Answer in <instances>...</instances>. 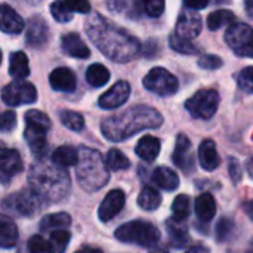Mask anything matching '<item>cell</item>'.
Here are the masks:
<instances>
[{
  "label": "cell",
  "instance_id": "obj_1",
  "mask_svg": "<svg viewBox=\"0 0 253 253\" xmlns=\"http://www.w3.org/2000/svg\"><path fill=\"white\" fill-rule=\"evenodd\" d=\"M86 33L92 43L114 62H127L141 50V43L135 36L98 12L86 19Z\"/></svg>",
  "mask_w": 253,
  "mask_h": 253
},
{
  "label": "cell",
  "instance_id": "obj_2",
  "mask_svg": "<svg viewBox=\"0 0 253 253\" xmlns=\"http://www.w3.org/2000/svg\"><path fill=\"white\" fill-rule=\"evenodd\" d=\"M162 125L163 117L157 110L147 105H135L105 119L101 123V132L108 141L122 142L141 130L156 129Z\"/></svg>",
  "mask_w": 253,
  "mask_h": 253
},
{
  "label": "cell",
  "instance_id": "obj_3",
  "mask_svg": "<svg viewBox=\"0 0 253 253\" xmlns=\"http://www.w3.org/2000/svg\"><path fill=\"white\" fill-rule=\"evenodd\" d=\"M30 190L46 203L62 202L71 188L67 169L53 165L47 159H37L28 170Z\"/></svg>",
  "mask_w": 253,
  "mask_h": 253
},
{
  "label": "cell",
  "instance_id": "obj_4",
  "mask_svg": "<svg viewBox=\"0 0 253 253\" xmlns=\"http://www.w3.org/2000/svg\"><path fill=\"white\" fill-rule=\"evenodd\" d=\"M77 151L79 160L76 165V176L80 187L87 193L101 190L110 181V172L101 153L89 147H80Z\"/></svg>",
  "mask_w": 253,
  "mask_h": 253
},
{
  "label": "cell",
  "instance_id": "obj_5",
  "mask_svg": "<svg viewBox=\"0 0 253 253\" xmlns=\"http://www.w3.org/2000/svg\"><path fill=\"white\" fill-rule=\"evenodd\" d=\"M116 239L122 243H132L153 249L160 242V231L151 222L132 221L116 230Z\"/></svg>",
  "mask_w": 253,
  "mask_h": 253
},
{
  "label": "cell",
  "instance_id": "obj_6",
  "mask_svg": "<svg viewBox=\"0 0 253 253\" xmlns=\"http://www.w3.org/2000/svg\"><path fill=\"white\" fill-rule=\"evenodd\" d=\"M43 206L44 202L31 190H22L19 193L10 194L3 202V209L18 216H33L40 212Z\"/></svg>",
  "mask_w": 253,
  "mask_h": 253
},
{
  "label": "cell",
  "instance_id": "obj_7",
  "mask_svg": "<svg viewBox=\"0 0 253 253\" xmlns=\"http://www.w3.org/2000/svg\"><path fill=\"white\" fill-rule=\"evenodd\" d=\"M218 105H219V95L215 89L199 90L185 102L187 111L194 119H202V120L211 119L216 113Z\"/></svg>",
  "mask_w": 253,
  "mask_h": 253
},
{
  "label": "cell",
  "instance_id": "obj_8",
  "mask_svg": "<svg viewBox=\"0 0 253 253\" xmlns=\"http://www.w3.org/2000/svg\"><path fill=\"white\" fill-rule=\"evenodd\" d=\"M225 42L237 56L253 58V28L248 24H231Z\"/></svg>",
  "mask_w": 253,
  "mask_h": 253
},
{
  "label": "cell",
  "instance_id": "obj_9",
  "mask_svg": "<svg viewBox=\"0 0 253 253\" xmlns=\"http://www.w3.org/2000/svg\"><path fill=\"white\" fill-rule=\"evenodd\" d=\"M144 87L159 96H170L176 93L179 84L178 79L169 73L166 68L156 67L148 71V74L144 77Z\"/></svg>",
  "mask_w": 253,
  "mask_h": 253
},
{
  "label": "cell",
  "instance_id": "obj_10",
  "mask_svg": "<svg viewBox=\"0 0 253 253\" xmlns=\"http://www.w3.org/2000/svg\"><path fill=\"white\" fill-rule=\"evenodd\" d=\"M1 99L9 107L33 104L37 101V90L28 82H12L1 89Z\"/></svg>",
  "mask_w": 253,
  "mask_h": 253
},
{
  "label": "cell",
  "instance_id": "obj_11",
  "mask_svg": "<svg viewBox=\"0 0 253 253\" xmlns=\"http://www.w3.org/2000/svg\"><path fill=\"white\" fill-rule=\"evenodd\" d=\"M47 132H49V129L44 126H40L33 122H25L24 138H25L31 153L37 159H44V156L47 153V142H46Z\"/></svg>",
  "mask_w": 253,
  "mask_h": 253
},
{
  "label": "cell",
  "instance_id": "obj_12",
  "mask_svg": "<svg viewBox=\"0 0 253 253\" xmlns=\"http://www.w3.org/2000/svg\"><path fill=\"white\" fill-rule=\"evenodd\" d=\"M24 165L16 150L0 145V181L7 184L15 175L22 172Z\"/></svg>",
  "mask_w": 253,
  "mask_h": 253
},
{
  "label": "cell",
  "instance_id": "obj_13",
  "mask_svg": "<svg viewBox=\"0 0 253 253\" xmlns=\"http://www.w3.org/2000/svg\"><path fill=\"white\" fill-rule=\"evenodd\" d=\"M202 31V16L196 10H184L178 21H176V28L175 34L184 40H193L196 39Z\"/></svg>",
  "mask_w": 253,
  "mask_h": 253
},
{
  "label": "cell",
  "instance_id": "obj_14",
  "mask_svg": "<svg viewBox=\"0 0 253 253\" xmlns=\"http://www.w3.org/2000/svg\"><path fill=\"white\" fill-rule=\"evenodd\" d=\"M129 95H130V84L126 80H120L99 96L98 105L102 110H114L122 107L127 101Z\"/></svg>",
  "mask_w": 253,
  "mask_h": 253
},
{
  "label": "cell",
  "instance_id": "obj_15",
  "mask_svg": "<svg viewBox=\"0 0 253 253\" xmlns=\"http://www.w3.org/2000/svg\"><path fill=\"white\" fill-rule=\"evenodd\" d=\"M125 202H126V197L122 190H111L99 206V211H98L99 219L102 222H108L113 218H116L122 212Z\"/></svg>",
  "mask_w": 253,
  "mask_h": 253
},
{
  "label": "cell",
  "instance_id": "obj_16",
  "mask_svg": "<svg viewBox=\"0 0 253 253\" xmlns=\"http://www.w3.org/2000/svg\"><path fill=\"white\" fill-rule=\"evenodd\" d=\"M49 37V28L44 19L39 15L31 16L27 22V31H25V39L27 44L31 47H42Z\"/></svg>",
  "mask_w": 253,
  "mask_h": 253
},
{
  "label": "cell",
  "instance_id": "obj_17",
  "mask_svg": "<svg viewBox=\"0 0 253 253\" xmlns=\"http://www.w3.org/2000/svg\"><path fill=\"white\" fill-rule=\"evenodd\" d=\"M173 163L184 172H191L194 159L191 156V142L188 136L185 135H178L176 144H175V151H173Z\"/></svg>",
  "mask_w": 253,
  "mask_h": 253
},
{
  "label": "cell",
  "instance_id": "obj_18",
  "mask_svg": "<svg viewBox=\"0 0 253 253\" xmlns=\"http://www.w3.org/2000/svg\"><path fill=\"white\" fill-rule=\"evenodd\" d=\"M25 27L24 19L9 4H0V31L7 34H19Z\"/></svg>",
  "mask_w": 253,
  "mask_h": 253
},
{
  "label": "cell",
  "instance_id": "obj_19",
  "mask_svg": "<svg viewBox=\"0 0 253 253\" xmlns=\"http://www.w3.org/2000/svg\"><path fill=\"white\" fill-rule=\"evenodd\" d=\"M49 83H50L53 90H58V92H74L77 80H76V74L70 68L61 67V68H55L50 73Z\"/></svg>",
  "mask_w": 253,
  "mask_h": 253
},
{
  "label": "cell",
  "instance_id": "obj_20",
  "mask_svg": "<svg viewBox=\"0 0 253 253\" xmlns=\"http://www.w3.org/2000/svg\"><path fill=\"white\" fill-rule=\"evenodd\" d=\"M61 47H62L64 53H67L68 56H73V58L86 59L90 55L89 47L86 46V43L82 40V37L77 33H67L65 36H62Z\"/></svg>",
  "mask_w": 253,
  "mask_h": 253
},
{
  "label": "cell",
  "instance_id": "obj_21",
  "mask_svg": "<svg viewBox=\"0 0 253 253\" xmlns=\"http://www.w3.org/2000/svg\"><path fill=\"white\" fill-rule=\"evenodd\" d=\"M199 162H200V166L208 172H212L219 166L221 159H219V154H218V150H216V145L213 141L206 139L200 144Z\"/></svg>",
  "mask_w": 253,
  "mask_h": 253
},
{
  "label": "cell",
  "instance_id": "obj_22",
  "mask_svg": "<svg viewBox=\"0 0 253 253\" xmlns=\"http://www.w3.org/2000/svg\"><path fill=\"white\" fill-rule=\"evenodd\" d=\"M160 148H162L160 139L156 136L147 135L138 141V144L135 147V153L144 162H154L157 159V156L160 154Z\"/></svg>",
  "mask_w": 253,
  "mask_h": 253
},
{
  "label": "cell",
  "instance_id": "obj_23",
  "mask_svg": "<svg viewBox=\"0 0 253 253\" xmlns=\"http://www.w3.org/2000/svg\"><path fill=\"white\" fill-rule=\"evenodd\" d=\"M166 230H168V234H169L170 245L175 249H184L188 245L190 233H188V228L182 222H178L175 219H169L166 222Z\"/></svg>",
  "mask_w": 253,
  "mask_h": 253
},
{
  "label": "cell",
  "instance_id": "obj_24",
  "mask_svg": "<svg viewBox=\"0 0 253 253\" xmlns=\"http://www.w3.org/2000/svg\"><path fill=\"white\" fill-rule=\"evenodd\" d=\"M18 228L15 225V222L0 213V248L1 249H12L16 242H18Z\"/></svg>",
  "mask_w": 253,
  "mask_h": 253
},
{
  "label": "cell",
  "instance_id": "obj_25",
  "mask_svg": "<svg viewBox=\"0 0 253 253\" xmlns=\"http://www.w3.org/2000/svg\"><path fill=\"white\" fill-rule=\"evenodd\" d=\"M194 211H196L197 218H199L202 222H209V221L215 216V213H216V203H215L213 196L209 194V193L200 194V196L196 199Z\"/></svg>",
  "mask_w": 253,
  "mask_h": 253
},
{
  "label": "cell",
  "instance_id": "obj_26",
  "mask_svg": "<svg viewBox=\"0 0 253 253\" xmlns=\"http://www.w3.org/2000/svg\"><path fill=\"white\" fill-rule=\"evenodd\" d=\"M151 179H153V182L159 188H162L165 191H173V190H176L179 187V178H178V175L172 169H169V168H163V166L162 168H157L153 172Z\"/></svg>",
  "mask_w": 253,
  "mask_h": 253
},
{
  "label": "cell",
  "instance_id": "obj_27",
  "mask_svg": "<svg viewBox=\"0 0 253 253\" xmlns=\"http://www.w3.org/2000/svg\"><path fill=\"white\" fill-rule=\"evenodd\" d=\"M9 74L19 82L30 76V64H28V58L24 52L16 50V52L10 53Z\"/></svg>",
  "mask_w": 253,
  "mask_h": 253
},
{
  "label": "cell",
  "instance_id": "obj_28",
  "mask_svg": "<svg viewBox=\"0 0 253 253\" xmlns=\"http://www.w3.org/2000/svg\"><path fill=\"white\" fill-rule=\"evenodd\" d=\"M77 160H79V151L71 145H62V147L56 148L50 157V162L62 169L76 166Z\"/></svg>",
  "mask_w": 253,
  "mask_h": 253
},
{
  "label": "cell",
  "instance_id": "obj_29",
  "mask_svg": "<svg viewBox=\"0 0 253 253\" xmlns=\"http://www.w3.org/2000/svg\"><path fill=\"white\" fill-rule=\"evenodd\" d=\"M71 224V216L65 212L52 213L44 216L40 221V230L42 231H58V230H67Z\"/></svg>",
  "mask_w": 253,
  "mask_h": 253
},
{
  "label": "cell",
  "instance_id": "obj_30",
  "mask_svg": "<svg viewBox=\"0 0 253 253\" xmlns=\"http://www.w3.org/2000/svg\"><path fill=\"white\" fill-rule=\"evenodd\" d=\"M110 80V71L102 64H92L86 71V82L92 87H101Z\"/></svg>",
  "mask_w": 253,
  "mask_h": 253
},
{
  "label": "cell",
  "instance_id": "obj_31",
  "mask_svg": "<svg viewBox=\"0 0 253 253\" xmlns=\"http://www.w3.org/2000/svg\"><path fill=\"white\" fill-rule=\"evenodd\" d=\"M138 205L144 211H156L162 205V196L153 187H144L138 196Z\"/></svg>",
  "mask_w": 253,
  "mask_h": 253
},
{
  "label": "cell",
  "instance_id": "obj_32",
  "mask_svg": "<svg viewBox=\"0 0 253 253\" xmlns=\"http://www.w3.org/2000/svg\"><path fill=\"white\" fill-rule=\"evenodd\" d=\"M234 19H236L234 12H231L228 9H219V10L212 12L208 16V28L212 30V31H215V30H219L224 25L231 24Z\"/></svg>",
  "mask_w": 253,
  "mask_h": 253
},
{
  "label": "cell",
  "instance_id": "obj_33",
  "mask_svg": "<svg viewBox=\"0 0 253 253\" xmlns=\"http://www.w3.org/2000/svg\"><path fill=\"white\" fill-rule=\"evenodd\" d=\"M59 120L65 127H68L74 132H79L84 127L83 116L76 113V111H71V110H61L59 111Z\"/></svg>",
  "mask_w": 253,
  "mask_h": 253
},
{
  "label": "cell",
  "instance_id": "obj_34",
  "mask_svg": "<svg viewBox=\"0 0 253 253\" xmlns=\"http://www.w3.org/2000/svg\"><path fill=\"white\" fill-rule=\"evenodd\" d=\"M105 165L108 169L111 170H125L130 166V160L120 151V150H116V148H111L107 154V159H105Z\"/></svg>",
  "mask_w": 253,
  "mask_h": 253
},
{
  "label": "cell",
  "instance_id": "obj_35",
  "mask_svg": "<svg viewBox=\"0 0 253 253\" xmlns=\"http://www.w3.org/2000/svg\"><path fill=\"white\" fill-rule=\"evenodd\" d=\"M70 233L67 230H58V231H52L50 233V239H49V246H50V252L52 253H64L68 243H70Z\"/></svg>",
  "mask_w": 253,
  "mask_h": 253
},
{
  "label": "cell",
  "instance_id": "obj_36",
  "mask_svg": "<svg viewBox=\"0 0 253 253\" xmlns=\"http://www.w3.org/2000/svg\"><path fill=\"white\" fill-rule=\"evenodd\" d=\"M172 213H173V219L178 222L187 219L190 215V197L185 194H179L172 203Z\"/></svg>",
  "mask_w": 253,
  "mask_h": 253
},
{
  "label": "cell",
  "instance_id": "obj_37",
  "mask_svg": "<svg viewBox=\"0 0 253 253\" xmlns=\"http://www.w3.org/2000/svg\"><path fill=\"white\" fill-rule=\"evenodd\" d=\"M169 44L175 52H179V53H184V55H196V53H199V49L190 40H184V39L178 37L175 33L170 34Z\"/></svg>",
  "mask_w": 253,
  "mask_h": 253
},
{
  "label": "cell",
  "instance_id": "obj_38",
  "mask_svg": "<svg viewBox=\"0 0 253 253\" xmlns=\"http://www.w3.org/2000/svg\"><path fill=\"white\" fill-rule=\"evenodd\" d=\"M50 12H52V16L58 22H68V21L73 19V12L68 9L65 1H55V3H52L50 4Z\"/></svg>",
  "mask_w": 253,
  "mask_h": 253
},
{
  "label": "cell",
  "instance_id": "obj_39",
  "mask_svg": "<svg viewBox=\"0 0 253 253\" xmlns=\"http://www.w3.org/2000/svg\"><path fill=\"white\" fill-rule=\"evenodd\" d=\"M233 230H234V224H233L231 219H228V218L219 219V222L216 225V239H218V242H227L231 237Z\"/></svg>",
  "mask_w": 253,
  "mask_h": 253
},
{
  "label": "cell",
  "instance_id": "obj_40",
  "mask_svg": "<svg viewBox=\"0 0 253 253\" xmlns=\"http://www.w3.org/2000/svg\"><path fill=\"white\" fill-rule=\"evenodd\" d=\"M141 9L144 10L145 15L150 18H159L163 10H165V3L162 0H150V1H142Z\"/></svg>",
  "mask_w": 253,
  "mask_h": 253
},
{
  "label": "cell",
  "instance_id": "obj_41",
  "mask_svg": "<svg viewBox=\"0 0 253 253\" xmlns=\"http://www.w3.org/2000/svg\"><path fill=\"white\" fill-rule=\"evenodd\" d=\"M237 83L245 92L253 93V67H246L240 71L237 76Z\"/></svg>",
  "mask_w": 253,
  "mask_h": 253
},
{
  "label": "cell",
  "instance_id": "obj_42",
  "mask_svg": "<svg viewBox=\"0 0 253 253\" xmlns=\"http://www.w3.org/2000/svg\"><path fill=\"white\" fill-rule=\"evenodd\" d=\"M28 252L30 253H52L49 243L40 237V236H33L28 240Z\"/></svg>",
  "mask_w": 253,
  "mask_h": 253
},
{
  "label": "cell",
  "instance_id": "obj_43",
  "mask_svg": "<svg viewBox=\"0 0 253 253\" xmlns=\"http://www.w3.org/2000/svg\"><path fill=\"white\" fill-rule=\"evenodd\" d=\"M16 126V113L12 110L0 113V132H10Z\"/></svg>",
  "mask_w": 253,
  "mask_h": 253
},
{
  "label": "cell",
  "instance_id": "obj_44",
  "mask_svg": "<svg viewBox=\"0 0 253 253\" xmlns=\"http://www.w3.org/2000/svg\"><path fill=\"white\" fill-rule=\"evenodd\" d=\"M222 59L216 55H203L199 59V67L205 70H218L219 67H222Z\"/></svg>",
  "mask_w": 253,
  "mask_h": 253
},
{
  "label": "cell",
  "instance_id": "obj_45",
  "mask_svg": "<svg viewBox=\"0 0 253 253\" xmlns=\"http://www.w3.org/2000/svg\"><path fill=\"white\" fill-rule=\"evenodd\" d=\"M228 172H230V176H231L233 182L234 184H239L240 179H242V176H243V170H242V166H240V163H239L237 159L231 157L228 160Z\"/></svg>",
  "mask_w": 253,
  "mask_h": 253
},
{
  "label": "cell",
  "instance_id": "obj_46",
  "mask_svg": "<svg viewBox=\"0 0 253 253\" xmlns=\"http://www.w3.org/2000/svg\"><path fill=\"white\" fill-rule=\"evenodd\" d=\"M65 4L68 6V9L71 12H77V13H89L90 12V3H87V1H65Z\"/></svg>",
  "mask_w": 253,
  "mask_h": 253
},
{
  "label": "cell",
  "instance_id": "obj_47",
  "mask_svg": "<svg viewBox=\"0 0 253 253\" xmlns=\"http://www.w3.org/2000/svg\"><path fill=\"white\" fill-rule=\"evenodd\" d=\"M208 6V1H185V7L190 9V10H199V9H203Z\"/></svg>",
  "mask_w": 253,
  "mask_h": 253
},
{
  "label": "cell",
  "instance_id": "obj_48",
  "mask_svg": "<svg viewBox=\"0 0 253 253\" xmlns=\"http://www.w3.org/2000/svg\"><path fill=\"white\" fill-rule=\"evenodd\" d=\"M185 253H211V251L206 246H203V245H196L191 249H188Z\"/></svg>",
  "mask_w": 253,
  "mask_h": 253
},
{
  "label": "cell",
  "instance_id": "obj_49",
  "mask_svg": "<svg viewBox=\"0 0 253 253\" xmlns=\"http://www.w3.org/2000/svg\"><path fill=\"white\" fill-rule=\"evenodd\" d=\"M243 209H245L246 215L249 216V219H252L253 221V200L248 202V203H245V205H243Z\"/></svg>",
  "mask_w": 253,
  "mask_h": 253
},
{
  "label": "cell",
  "instance_id": "obj_50",
  "mask_svg": "<svg viewBox=\"0 0 253 253\" xmlns=\"http://www.w3.org/2000/svg\"><path fill=\"white\" fill-rule=\"evenodd\" d=\"M76 253H104L101 249H96V248H89V246H86V248H82V249H79Z\"/></svg>",
  "mask_w": 253,
  "mask_h": 253
},
{
  "label": "cell",
  "instance_id": "obj_51",
  "mask_svg": "<svg viewBox=\"0 0 253 253\" xmlns=\"http://www.w3.org/2000/svg\"><path fill=\"white\" fill-rule=\"evenodd\" d=\"M150 253H169V251L163 246H156V248L150 249Z\"/></svg>",
  "mask_w": 253,
  "mask_h": 253
},
{
  "label": "cell",
  "instance_id": "obj_52",
  "mask_svg": "<svg viewBox=\"0 0 253 253\" xmlns=\"http://www.w3.org/2000/svg\"><path fill=\"white\" fill-rule=\"evenodd\" d=\"M248 172H249V175L253 178V157L248 162Z\"/></svg>",
  "mask_w": 253,
  "mask_h": 253
},
{
  "label": "cell",
  "instance_id": "obj_53",
  "mask_svg": "<svg viewBox=\"0 0 253 253\" xmlns=\"http://www.w3.org/2000/svg\"><path fill=\"white\" fill-rule=\"evenodd\" d=\"M246 7L249 9V13L252 15V13H253V3H252V1H248V3H246Z\"/></svg>",
  "mask_w": 253,
  "mask_h": 253
},
{
  "label": "cell",
  "instance_id": "obj_54",
  "mask_svg": "<svg viewBox=\"0 0 253 253\" xmlns=\"http://www.w3.org/2000/svg\"><path fill=\"white\" fill-rule=\"evenodd\" d=\"M0 62H1V50H0Z\"/></svg>",
  "mask_w": 253,
  "mask_h": 253
}]
</instances>
